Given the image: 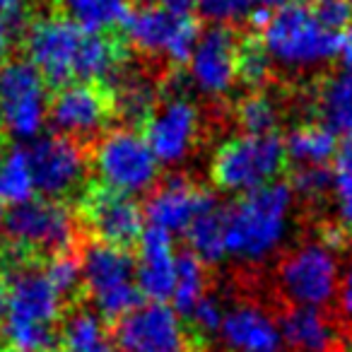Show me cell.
Returning <instances> with one entry per match:
<instances>
[{
  "label": "cell",
  "instance_id": "obj_1",
  "mask_svg": "<svg viewBox=\"0 0 352 352\" xmlns=\"http://www.w3.org/2000/svg\"><path fill=\"white\" fill-rule=\"evenodd\" d=\"M27 63L46 80V85L113 80L121 70L123 51L109 36L87 32L68 17H36L25 34Z\"/></svg>",
  "mask_w": 352,
  "mask_h": 352
},
{
  "label": "cell",
  "instance_id": "obj_2",
  "mask_svg": "<svg viewBox=\"0 0 352 352\" xmlns=\"http://www.w3.org/2000/svg\"><path fill=\"white\" fill-rule=\"evenodd\" d=\"M8 278V309L0 318V338L6 347L27 352H49L56 342L63 297L56 292L44 270L22 263L20 258H3Z\"/></svg>",
  "mask_w": 352,
  "mask_h": 352
},
{
  "label": "cell",
  "instance_id": "obj_3",
  "mask_svg": "<svg viewBox=\"0 0 352 352\" xmlns=\"http://www.w3.org/2000/svg\"><path fill=\"white\" fill-rule=\"evenodd\" d=\"M294 193L287 184H270L227 208V256L246 265L265 263L292 230Z\"/></svg>",
  "mask_w": 352,
  "mask_h": 352
},
{
  "label": "cell",
  "instance_id": "obj_4",
  "mask_svg": "<svg viewBox=\"0 0 352 352\" xmlns=\"http://www.w3.org/2000/svg\"><path fill=\"white\" fill-rule=\"evenodd\" d=\"M261 49L273 65L292 73L323 68L340 56L342 32L323 25L316 10L304 3L275 8L261 25Z\"/></svg>",
  "mask_w": 352,
  "mask_h": 352
},
{
  "label": "cell",
  "instance_id": "obj_5",
  "mask_svg": "<svg viewBox=\"0 0 352 352\" xmlns=\"http://www.w3.org/2000/svg\"><path fill=\"white\" fill-rule=\"evenodd\" d=\"M285 142L278 135H249L241 133L225 140L210 162L215 186L232 196H249L275 184L285 166Z\"/></svg>",
  "mask_w": 352,
  "mask_h": 352
},
{
  "label": "cell",
  "instance_id": "obj_6",
  "mask_svg": "<svg viewBox=\"0 0 352 352\" xmlns=\"http://www.w3.org/2000/svg\"><path fill=\"white\" fill-rule=\"evenodd\" d=\"M92 166L102 188L133 198L155 188L162 164L150 150L145 135L133 128H113L99 138Z\"/></svg>",
  "mask_w": 352,
  "mask_h": 352
},
{
  "label": "cell",
  "instance_id": "obj_7",
  "mask_svg": "<svg viewBox=\"0 0 352 352\" xmlns=\"http://www.w3.org/2000/svg\"><path fill=\"white\" fill-rule=\"evenodd\" d=\"M80 263L82 287L102 318H123L140 307L142 294L135 285V261L126 249L92 241L82 251Z\"/></svg>",
  "mask_w": 352,
  "mask_h": 352
},
{
  "label": "cell",
  "instance_id": "obj_8",
  "mask_svg": "<svg viewBox=\"0 0 352 352\" xmlns=\"http://www.w3.org/2000/svg\"><path fill=\"white\" fill-rule=\"evenodd\" d=\"M46 80L27 60L0 63V131L10 140H36L49 121Z\"/></svg>",
  "mask_w": 352,
  "mask_h": 352
},
{
  "label": "cell",
  "instance_id": "obj_9",
  "mask_svg": "<svg viewBox=\"0 0 352 352\" xmlns=\"http://www.w3.org/2000/svg\"><path fill=\"white\" fill-rule=\"evenodd\" d=\"M323 241H304L278 265V283L292 307L323 309L340 287V261Z\"/></svg>",
  "mask_w": 352,
  "mask_h": 352
},
{
  "label": "cell",
  "instance_id": "obj_10",
  "mask_svg": "<svg viewBox=\"0 0 352 352\" xmlns=\"http://www.w3.org/2000/svg\"><path fill=\"white\" fill-rule=\"evenodd\" d=\"M3 227L10 244L22 254H60L70 249L78 234V220L70 208L44 196L10 208Z\"/></svg>",
  "mask_w": 352,
  "mask_h": 352
},
{
  "label": "cell",
  "instance_id": "obj_11",
  "mask_svg": "<svg viewBox=\"0 0 352 352\" xmlns=\"http://www.w3.org/2000/svg\"><path fill=\"white\" fill-rule=\"evenodd\" d=\"M123 34L140 54L182 65L191 58L201 30L191 17L166 12L160 6H142L128 12L123 20Z\"/></svg>",
  "mask_w": 352,
  "mask_h": 352
},
{
  "label": "cell",
  "instance_id": "obj_12",
  "mask_svg": "<svg viewBox=\"0 0 352 352\" xmlns=\"http://www.w3.org/2000/svg\"><path fill=\"white\" fill-rule=\"evenodd\" d=\"M27 152L34 171L36 191L44 198L60 201L85 184L89 162L82 142L56 133V135L36 138L32 147H27Z\"/></svg>",
  "mask_w": 352,
  "mask_h": 352
},
{
  "label": "cell",
  "instance_id": "obj_13",
  "mask_svg": "<svg viewBox=\"0 0 352 352\" xmlns=\"http://www.w3.org/2000/svg\"><path fill=\"white\" fill-rule=\"evenodd\" d=\"M118 352H186L188 333L182 314L164 302H147L118 318Z\"/></svg>",
  "mask_w": 352,
  "mask_h": 352
},
{
  "label": "cell",
  "instance_id": "obj_14",
  "mask_svg": "<svg viewBox=\"0 0 352 352\" xmlns=\"http://www.w3.org/2000/svg\"><path fill=\"white\" fill-rule=\"evenodd\" d=\"M241 44L230 27H208L188 58V80L208 99H222L239 82Z\"/></svg>",
  "mask_w": 352,
  "mask_h": 352
},
{
  "label": "cell",
  "instance_id": "obj_15",
  "mask_svg": "<svg viewBox=\"0 0 352 352\" xmlns=\"http://www.w3.org/2000/svg\"><path fill=\"white\" fill-rule=\"evenodd\" d=\"M142 135L162 166L182 164L201 135V111L191 99L171 97L152 111Z\"/></svg>",
  "mask_w": 352,
  "mask_h": 352
},
{
  "label": "cell",
  "instance_id": "obj_16",
  "mask_svg": "<svg viewBox=\"0 0 352 352\" xmlns=\"http://www.w3.org/2000/svg\"><path fill=\"white\" fill-rule=\"evenodd\" d=\"M111 116V99L89 82H70L56 92L49 107V121L60 135L82 142L99 135Z\"/></svg>",
  "mask_w": 352,
  "mask_h": 352
},
{
  "label": "cell",
  "instance_id": "obj_17",
  "mask_svg": "<svg viewBox=\"0 0 352 352\" xmlns=\"http://www.w3.org/2000/svg\"><path fill=\"white\" fill-rule=\"evenodd\" d=\"M85 220L97 241L126 249L142 236L145 215L131 196H121L109 188H94L85 201Z\"/></svg>",
  "mask_w": 352,
  "mask_h": 352
},
{
  "label": "cell",
  "instance_id": "obj_18",
  "mask_svg": "<svg viewBox=\"0 0 352 352\" xmlns=\"http://www.w3.org/2000/svg\"><path fill=\"white\" fill-rule=\"evenodd\" d=\"M210 201L212 193H208L206 188L196 186L184 176H171L152 188L142 215L147 227H155L166 234H179L188 230V225Z\"/></svg>",
  "mask_w": 352,
  "mask_h": 352
},
{
  "label": "cell",
  "instance_id": "obj_19",
  "mask_svg": "<svg viewBox=\"0 0 352 352\" xmlns=\"http://www.w3.org/2000/svg\"><path fill=\"white\" fill-rule=\"evenodd\" d=\"M220 338L230 352H280V321L256 302H236L225 311Z\"/></svg>",
  "mask_w": 352,
  "mask_h": 352
},
{
  "label": "cell",
  "instance_id": "obj_20",
  "mask_svg": "<svg viewBox=\"0 0 352 352\" xmlns=\"http://www.w3.org/2000/svg\"><path fill=\"white\" fill-rule=\"evenodd\" d=\"M140 258L135 263V285L150 302L171 299L176 278L174 236L155 227H147L140 239Z\"/></svg>",
  "mask_w": 352,
  "mask_h": 352
},
{
  "label": "cell",
  "instance_id": "obj_21",
  "mask_svg": "<svg viewBox=\"0 0 352 352\" xmlns=\"http://www.w3.org/2000/svg\"><path fill=\"white\" fill-rule=\"evenodd\" d=\"M283 345L292 352H333L338 345L336 323L323 314V309L292 307L280 318Z\"/></svg>",
  "mask_w": 352,
  "mask_h": 352
},
{
  "label": "cell",
  "instance_id": "obj_22",
  "mask_svg": "<svg viewBox=\"0 0 352 352\" xmlns=\"http://www.w3.org/2000/svg\"><path fill=\"white\" fill-rule=\"evenodd\" d=\"M188 249L203 263H220L227 256V210L212 198L186 230Z\"/></svg>",
  "mask_w": 352,
  "mask_h": 352
},
{
  "label": "cell",
  "instance_id": "obj_23",
  "mask_svg": "<svg viewBox=\"0 0 352 352\" xmlns=\"http://www.w3.org/2000/svg\"><path fill=\"white\" fill-rule=\"evenodd\" d=\"M316 111L321 126L342 138L352 135V73L331 75L316 92Z\"/></svg>",
  "mask_w": 352,
  "mask_h": 352
},
{
  "label": "cell",
  "instance_id": "obj_24",
  "mask_svg": "<svg viewBox=\"0 0 352 352\" xmlns=\"http://www.w3.org/2000/svg\"><path fill=\"white\" fill-rule=\"evenodd\" d=\"M60 347L63 352H118L102 316L92 309H78L65 318L60 326Z\"/></svg>",
  "mask_w": 352,
  "mask_h": 352
},
{
  "label": "cell",
  "instance_id": "obj_25",
  "mask_svg": "<svg viewBox=\"0 0 352 352\" xmlns=\"http://www.w3.org/2000/svg\"><path fill=\"white\" fill-rule=\"evenodd\" d=\"M285 155L299 166H326L336 157L338 135L321 123H304L285 138Z\"/></svg>",
  "mask_w": 352,
  "mask_h": 352
},
{
  "label": "cell",
  "instance_id": "obj_26",
  "mask_svg": "<svg viewBox=\"0 0 352 352\" xmlns=\"http://www.w3.org/2000/svg\"><path fill=\"white\" fill-rule=\"evenodd\" d=\"M56 6L70 22L99 34L123 25L131 12V0H56Z\"/></svg>",
  "mask_w": 352,
  "mask_h": 352
},
{
  "label": "cell",
  "instance_id": "obj_27",
  "mask_svg": "<svg viewBox=\"0 0 352 352\" xmlns=\"http://www.w3.org/2000/svg\"><path fill=\"white\" fill-rule=\"evenodd\" d=\"M111 109L131 123H145L157 109V89L142 75H116L113 78Z\"/></svg>",
  "mask_w": 352,
  "mask_h": 352
},
{
  "label": "cell",
  "instance_id": "obj_28",
  "mask_svg": "<svg viewBox=\"0 0 352 352\" xmlns=\"http://www.w3.org/2000/svg\"><path fill=\"white\" fill-rule=\"evenodd\" d=\"M36 193L34 171H32L27 147H12L0 157V203L10 208L32 201Z\"/></svg>",
  "mask_w": 352,
  "mask_h": 352
},
{
  "label": "cell",
  "instance_id": "obj_29",
  "mask_svg": "<svg viewBox=\"0 0 352 352\" xmlns=\"http://www.w3.org/2000/svg\"><path fill=\"white\" fill-rule=\"evenodd\" d=\"M203 297H208L206 263L198 261L191 251L176 256V278H174V292H171L174 309L179 314H184V316H188Z\"/></svg>",
  "mask_w": 352,
  "mask_h": 352
},
{
  "label": "cell",
  "instance_id": "obj_30",
  "mask_svg": "<svg viewBox=\"0 0 352 352\" xmlns=\"http://www.w3.org/2000/svg\"><path fill=\"white\" fill-rule=\"evenodd\" d=\"M331 174V198L336 222L342 232H352V135L338 142Z\"/></svg>",
  "mask_w": 352,
  "mask_h": 352
},
{
  "label": "cell",
  "instance_id": "obj_31",
  "mask_svg": "<svg viewBox=\"0 0 352 352\" xmlns=\"http://www.w3.org/2000/svg\"><path fill=\"white\" fill-rule=\"evenodd\" d=\"M236 123L249 135H273L280 123V107L268 94L254 92L236 104Z\"/></svg>",
  "mask_w": 352,
  "mask_h": 352
},
{
  "label": "cell",
  "instance_id": "obj_32",
  "mask_svg": "<svg viewBox=\"0 0 352 352\" xmlns=\"http://www.w3.org/2000/svg\"><path fill=\"white\" fill-rule=\"evenodd\" d=\"M261 0H198V10L212 27H230L251 20Z\"/></svg>",
  "mask_w": 352,
  "mask_h": 352
},
{
  "label": "cell",
  "instance_id": "obj_33",
  "mask_svg": "<svg viewBox=\"0 0 352 352\" xmlns=\"http://www.w3.org/2000/svg\"><path fill=\"white\" fill-rule=\"evenodd\" d=\"M46 278L51 280V285L56 287V292L60 297H73L80 287H82V263L78 256H73L70 251H60L54 254L46 265Z\"/></svg>",
  "mask_w": 352,
  "mask_h": 352
},
{
  "label": "cell",
  "instance_id": "obj_34",
  "mask_svg": "<svg viewBox=\"0 0 352 352\" xmlns=\"http://www.w3.org/2000/svg\"><path fill=\"white\" fill-rule=\"evenodd\" d=\"M333 174L326 166H299L292 176V193L304 201H321L331 193Z\"/></svg>",
  "mask_w": 352,
  "mask_h": 352
},
{
  "label": "cell",
  "instance_id": "obj_35",
  "mask_svg": "<svg viewBox=\"0 0 352 352\" xmlns=\"http://www.w3.org/2000/svg\"><path fill=\"white\" fill-rule=\"evenodd\" d=\"M270 68H273V60L268 58L261 44H249L241 46L239 54V80L246 82L249 87H261L265 80L270 78Z\"/></svg>",
  "mask_w": 352,
  "mask_h": 352
},
{
  "label": "cell",
  "instance_id": "obj_36",
  "mask_svg": "<svg viewBox=\"0 0 352 352\" xmlns=\"http://www.w3.org/2000/svg\"><path fill=\"white\" fill-rule=\"evenodd\" d=\"M225 311L227 309L220 304V299L208 294V297H203L201 302L193 307V311L188 314V318H191L193 328H196L198 333L212 336V333H220L222 321H225Z\"/></svg>",
  "mask_w": 352,
  "mask_h": 352
},
{
  "label": "cell",
  "instance_id": "obj_37",
  "mask_svg": "<svg viewBox=\"0 0 352 352\" xmlns=\"http://www.w3.org/2000/svg\"><path fill=\"white\" fill-rule=\"evenodd\" d=\"M314 10H316V15L321 17L323 25H328L336 32H342L352 20L350 0H321L318 8H314Z\"/></svg>",
  "mask_w": 352,
  "mask_h": 352
},
{
  "label": "cell",
  "instance_id": "obj_38",
  "mask_svg": "<svg viewBox=\"0 0 352 352\" xmlns=\"http://www.w3.org/2000/svg\"><path fill=\"white\" fill-rule=\"evenodd\" d=\"M338 307L340 314L352 323V261L340 275V287H338Z\"/></svg>",
  "mask_w": 352,
  "mask_h": 352
},
{
  "label": "cell",
  "instance_id": "obj_39",
  "mask_svg": "<svg viewBox=\"0 0 352 352\" xmlns=\"http://www.w3.org/2000/svg\"><path fill=\"white\" fill-rule=\"evenodd\" d=\"M27 0H0V17H6L12 27H17L25 20Z\"/></svg>",
  "mask_w": 352,
  "mask_h": 352
},
{
  "label": "cell",
  "instance_id": "obj_40",
  "mask_svg": "<svg viewBox=\"0 0 352 352\" xmlns=\"http://www.w3.org/2000/svg\"><path fill=\"white\" fill-rule=\"evenodd\" d=\"M155 6H160L166 12H174V15L188 17V12L198 8V0H155Z\"/></svg>",
  "mask_w": 352,
  "mask_h": 352
},
{
  "label": "cell",
  "instance_id": "obj_41",
  "mask_svg": "<svg viewBox=\"0 0 352 352\" xmlns=\"http://www.w3.org/2000/svg\"><path fill=\"white\" fill-rule=\"evenodd\" d=\"M12 32H15V27H12L6 17H0V63L6 60L8 51H10V46H12Z\"/></svg>",
  "mask_w": 352,
  "mask_h": 352
},
{
  "label": "cell",
  "instance_id": "obj_42",
  "mask_svg": "<svg viewBox=\"0 0 352 352\" xmlns=\"http://www.w3.org/2000/svg\"><path fill=\"white\" fill-rule=\"evenodd\" d=\"M340 58L345 65L347 73H352V27L347 34H342V44H340Z\"/></svg>",
  "mask_w": 352,
  "mask_h": 352
},
{
  "label": "cell",
  "instance_id": "obj_43",
  "mask_svg": "<svg viewBox=\"0 0 352 352\" xmlns=\"http://www.w3.org/2000/svg\"><path fill=\"white\" fill-rule=\"evenodd\" d=\"M8 309V278L6 273H0V318L6 316Z\"/></svg>",
  "mask_w": 352,
  "mask_h": 352
},
{
  "label": "cell",
  "instance_id": "obj_44",
  "mask_svg": "<svg viewBox=\"0 0 352 352\" xmlns=\"http://www.w3.org/2000/svg\"><path fill=\"white\" fill-rule=\"evenodd\" d=\"M263 3L273 8H285V6H294V3H302V0H263Z\"/></svg>",
  "mask_w": 352,
  "mask_h": 352
},
{
  "label": "cell",
  "instance_id": "obj_45",
  "mask_svg": "<svg viewBox=\"0 0 352 352\" xmlns=\"http://www.w3.org/2000/svg\"><path fill=\"white\" fill-rule=\"evenodd\" d=\"M0 352H27V350H17V347H3Z\"/></svg>",
  "mask_w": 352,
  "mask_h": 352
},
{
  "label": "cell",
  "instance_id": "obj_46",
  "mask_svg": "<svg viewBox=\"0 0 352 352\" xmlns=\"http://www.w3.org/2000/svg\"><path fill=\"white\" fill-rule=\"evenodd\" d=\"M3 222H6V215H3V203H0V227H3Z\"/></svg>",
  "mask_w": 352,
  "mask_h": 352
},
{
  "label": "cell",
  "instance_id": "obj_47",
  "mask_svg": "<svg viewBox=\"0 0 352 352\" xmlns=\"http://www.w3.org/2000/svg\"><path fill=\"white\" fill-rule=\"evenodd\" d=\"M350 6H352V0H350Z\"/></svg>",
  "mask_w": 352,
  "mask_h": 352
},
{
  "label": "cell",
  "instance_id": "obj_48",
  "mask_svg": "<svg viewBox=\"0 0 352 352\" xmlns=\"http://www.w3.org/2000/svg\"><path fill=\"white\" fill-rule=\"evenodd\" d=\"M350 352H352V347H350Z\"/></svg>",
  "mask_w": 352,
  "mask_h": 352
}]
</instances>
